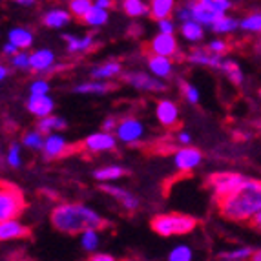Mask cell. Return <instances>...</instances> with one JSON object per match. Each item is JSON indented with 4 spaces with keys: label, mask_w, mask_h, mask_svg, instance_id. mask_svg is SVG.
<instances>
[{
    "label": "cell",
    "mask_w": 261,
    "mask_h": 261,
    "mask_svg": "<svg viewBox=\"0 0 261 261\" xmlns=\"http://www.w3.org/2000/svg\"><path fill=\"white\" fill-rule=\"evenodd\" d=\"M15 2H18V4H20V2H22V0H15Z\"/></svg>",
    "instance_id": "6f0895ef"
},
{
    "label": "cell",
    "mask_w": 261,
    "mask_h": 261,
    "mask_svg": "<svg viewBox=\"0 0 261 261\" xmlns=\"http://www.w3.org/2000/svg\"><path fill=\"white\" fill-rule=\"evenodd\" d=\"M95 6H99V8H105V9H108L110 6H112V0H95L93 2Z\"/></svg>",
    "instance_id": "816d5d0a"
},
{
    "label": "cell",
    "mask_w": 261,
    "mask_h": 261,
    "mask_svg": "<svg viewBox=\"0 0 261 261\" xmlns=\"http://www.w3.org/2000/svg\"><path fill=\"white\" fill-rule=\"evenodd\" d=\"M53 108H55V102H53L51 97H48V93H44V95L31 93V97L28 99V110H30L33 115H37L39 119L51 115Z\"/></svg>",
    "instance_id": "9c48e42d"
},
{
    "label": "cell",
    "mask_w": 261,
    "mask_h": 261,
    "mask_svg": "<svg viewBox=\"0 0 261 261\" xmlns=\"http://www.w3.org/2000/svg\"><path fill=\"white\" fill-rule=\"evenodd\" d=\"M206 8H210L212 11H216L218 15H226V11L230 9V0H201Z\"/></svg>",
    "instance_id": "74e56055"
},
{
    "label": "cell",
    "mask_w": 261,
    "mask_h": 261,
    "mask_svg": "<svg viewBox=\"0 0 261 261\" xmlns=\"http://www.w3.org/2000/svg\"><path fill=\"white\" fill-rule=\"evenodd\" d=\"M30 92L35 93V95H44V93L49 92V84L46 81H35V83L31 84Z\"/></svg>",
    "instance_id": "7bdbcfd3"
},
{
    "label": "cell",
    "mask_w": 261,
    "mask_h": 261,
    "mask_svg": "<svg viewBox=\"0 0 261 261\" xmlns=\"http://www.w3.org/2000/svg\"><path fill=\"white\" fill-rule=\"evenodd\" d=\"M188 8H190L192 11V18L197 22H201L203 26H212L214 22L218 20L219 17H223V15H218L216 11H212L210 8H206L201 0H192L190 4H188Z\"/></svg>",
    "instance_id": "7c38bea8"
},
{
    "label": "cell",
    "mask_w": 261,
    "mask_h": 261,
    "mask_svg": "<svg viewBox=\"0 0 261 261\" xmlns=\"http://www.w3.org/2000/svg\"><path fill=\"white\" fill-rule=\"evenodd\" d=\"M64 40H66V48H68V51H71V53L88 51L90 48H93V42H95L92 35L81 37V39L75 35H66Z\"/></svg>",
    "instance_id": "44dd1931"
},
{
    "label": "cell",
    "mask_w": 261,
    "mask_h": 261,
    "mask_svg": "<svg viewBox=\"0 0 261 261\" xmlns=\"http://www.w3.org/2000/svg\"><path fill=\"white\" fill-rule=\"evenodd\" d=\"M153 230L163 238H170L174 234H188L194 230L196 221L188 216L181 214H165V216H157L152 223Z\"/></svg>",
    "instance_id": "3957f363"
},
{
    "label": "cell",
    "mask_w": 261,
    "mask_h": 261,
    "mask_svg": "<svg viewBox=\"0 0 261 261\" xmlns=\"http://www.w3.org/2000/svg\"><path fill=\"white\" fill-rule=\"evenodd\" d=\"M42 150L48 157H59L66 150L64 137H62V135H57L55 132H53V134H48V137L44 139V148Z\"/></svg>",
    "instance_id": "d6986e66"
},
{
    "label": "cell",
    "mask_w": 261,
    "mask_h": 261,
    "mask_svg": "<svg viewBox=\"0 0 261 261\" xmlns=\"http://www.w3.org/2000/svg\"><path fill=\"white\" fill-rule=\"evenodd\" d=\"M93 8L92 0H70V11L75 17L84 18V15Z\"/></svg>",
    "instance_id": "e575fe53"
},
{
    "label": "cell",
    "mask_w": 261,
    "mask_h": 261,
    "mask_svg": "<svg viewBox=\"0 0 261 261\" xmlns=\"http://www.w3.org/2000/svg\"><path fill=\"white\" fill-rule=\"evenodd\" d=\"M2 51H4L6 55L11 57V55H15V53L18 51V48H17V46H15L13 42H9V40H8V44H4V48H2Z\"/></svg>",
    "instance_id": "c3c4849f"
},
{
    "label": "cell",
    "mask_w": 261,
    "mask_h": 261,
    "mask_svg": "<svg viewBox=\"0 0 261 261\" xmlns=\"http://www.w3.org/2000/svg\"><path fill=\"white\" fill-rule=\"evenodd\" d=\"M117 124H119V122L115 121V119L108 117L105 122H102V130H105V132H113L115 128H117Z\"/></svg>",
    "instance_id": "7dc6e473"
},
{
    "label": "cell",
    "mask_w": 261,
    "mask_h": 261,
    "mask_svg": "<svg viewBox=\"0 0 261 261\" xmlns=\"http://www.w3.org/2000/svg\"><path fill=\"white\" fill-rule=\"evenodd\" d=\"M190 141H192V135L188 134V132H181V134H179V143H181V144L188 146V144H190Z\"/></svg>",
    "instance_id": "681fc988"
},
{
    "label": "cell",
    "mask_w": 261,
    "mask_h": 261,
    "mask_svg": "<svg viewBox=\"0 0 261 261\" xmlns=\"http://www.w3.org/2000/svg\"><path fill=\"white\" fill-rule=\"evenodd\" d=\"M115 137H117L121 143H126V144L137 143V141H141L144 137L143 122L134 117L122 119L117 124V128H115Z\"/></svg>",
    "instance_id": "8992f818"
},
{
    "label": "cell",
    "mask_w": 261,
    "mask_h": 261,
    "mask_svg": "<svg viewBox=\"0 0 261 261\" xmlns=\"http://www.w3.org/2000/svg\"><path fill=\"white\" fill-rule=\"evenodd\" d=\"M119 71H121V64L112 61V62H105V64L99 66V68H93L92 77L99 79V81H106V79H112V77H115V75H119Z\"/></svg>",
    "instance_id": "484cf974"
},
{
    "label": "cell",
    "mask_w": 261,
    "mask_h": 261,
    "mask_svg": "<svg viewBox=\"0 0 261 261\" xmlns=\"http://www.w3.org/2000/svg\"><path fill=\"white\" fill-rule=\"evenodd\" d=\"M124 174V170L121 166H105V168L95 170V179L100 181V183H112L115 179H119L121 175Z\"/></svg>",
    "instance_id": "f1b7e54d"
},
{
    "label": "cell",
    "mask_w": 261,
    "mask_h": 261,
    "mask_svg": "<svg viewBox=\"0 0 261 261\" xmlns=\"http://www.w3.org/2000/svg\"><path fill=\"white\" fill-rule=\"evenodd\" d=\"M240 28L245 31H252V33H261V13H254L250 17L243 18Z\"/></svg>",
    "instance_id": "d590c367"
},
{
    "label": "cell",
    "mask_w": 261,
    "mask_h": 261,
    "mask_svg": "<svg viewBox=\"0 0 261 261\" xmlns=\"http://www.w3.org/2000/svg\"><path fill=\"white\" fill-rule=\"evenodd\" d=\"M157 28H159V33H174V31H175L174 20H170L168 17L159 18V24H157Z\"/></svg>",
    "instance_id": "ee69618b"
},
{
    "label": "cell",
    "mask_w": 261,
    "mask_h": 261,
    "mask_svg": "<svg viewBox=\"0 0 261 261\" xmlns=\"http://www.w3.org/2000/svg\"><path fill=\"white\" fill-rule=\"evenodd\" d=\"M93 261H113L112 254H93L92 256Z\"/></svg>",
    "instance_id": "f907efd6"
},
{
    "label": "cell",
    "mask_w": 261,
    "mask_h": 261,
    "mask_svg": "<svg viewBox=\"0 0 261 261\" xmlns=\"http://www.w3.org/2000/svg\"><path fill=\"white\" fill-rule=\"evenodd\" d=\"M22 206H24V199H22L20 192L15 187L4 183L0 190V221L17 218L22 212Z\"/></svg>",
    "instance_id": "5b68a950"
},
{
    "label": "cell",
    "mask_w": 261,
    "mask_h": 261,
    "mask_svg": "<svg viewBox=\"0 0 261 261\" xmlns=\"http://www.w3.org/2000/svg\"><path fill=\"white\" fill-rule=\"evenodd\" d=\"M6 77H8V68L2 66V68H0V81H6Z\"/></svg>",
    "instance_id": "db71d44e"
},
{
    "label": "cell",
    "mask_w": 261,
    "mask_h": 261,
    "mask_svg": "<svg viewBox=\"0 0 261 261\" xmlns=\"http://www.w3.org/2000/svg\"><path fill=\"white\" fill-rule=\"evenodd\" d=\"M117 137H113L112 132H97V134L88 135L84 139V148L90 152H110L115 148L117 144Z\"/></svg>",
    "instance_id": "52a82bcc"
},
{
    "label": "cell",
    "mask_w": 261,
    "mask_h": 261,
    "mask_svg": "<svg viewBox=\"0 0 261 261\" xmlns=\"http://www.w3.org/2000/svg\"><path fill=\"white\" fill-rule=\"evenodd\" d=\"M188 61L194 62V64H201V66H210V68H221L223 59L221 55L214 51H203V49H196L188 55Z\"/></svg>",
    "instance_id": "e0dca14e"
},
{
    "label": "cell",
    "mask_w": 261,
    "mask_h": 261,
    "mask_svg": "<svg viewBox=\"0 0 261 261\" xmlns=\"http://www.w3.org/2000/svg\"><path fill=\"white\" fill-rule=\"evenodd\" d=\"M181 35H183L187 40H190V42H197V40H201L203 39V35H205V31H203V24L197 22V20H194V18L183 22V24H181Z\"/></svg>",
    "instance_id": "7402d4cb"
},
{
    "label": "cell",
    "mask_w": 261,
    "mask_h": 261,
    "mask_svg": "<svg viewBox=\"0 0 261 261\" xmlns=\"http://www.w3.org/2000/svg\"><path fill=\"white\" fill-rule=\"evenodd\" d=\"M8 39L9 42H13L18 49H26L31 48V44H33V33L26 28H13V30L8 33Z\"/></svg>",
    "instance_id": "ffe728a7"
},
{
    "label": "cell",
    "mask_w": 261,
    "mask_h": 261,
    "mask_svg": "<svg viewBox=\"0 0 261 261\" xmlns=\"http://www.w3.org/2000/svg\"><path fill=\"white\" fill-rule=\"evenodd\" d=\"M148 68L152 71V75H155L159 79H166L172 73V61H170V57L153 53V57L148 61Z\"/></svg>",
    "instance_id": "ac0fdd59"
},
{
    "label": "cell",
    "mask_w": 261,
    "mask_h": 261,
    "mask_svg": "<svg viewBox=\"0 0 261 261\" xmlns=\"http://www.w3.org/2000/svg\"><path fill=\"white\" fill-rule=\"evenodd\" d=\"M252 223H254V226H256L257 230H261V212H259V214H256V216H254Z\"/></svg>",
    "instance_id": "f5cc1de1"
},
{
    "label": "cell",
    "mask_w": 261,
    "mask_h": 261,
    "mask_svg": "<svg viewBox=\"0 0 261 261\" xmlns=\"http://www.w3.org/2000/svg\"><path fill=\"white\" fill-rule=\"evenodd\" d=\"M81 245L86 252H95L99 248V234L95 232V228H88V230L81 232Z\"/></svg>",
    "instance_id": "4dcf8cb0"
},
{
    "label": "cell",
    "mask_w": 261,
    "mask_h": 261,
    "mask_svg": "<svg viewBox=\"0 0 261 261\" xmlns=\"http://www.w3.org/2000/svg\"><path fill=\"white\" fill-rule=\"evenodd\" d=\"M51 223L64 234H81L88 228H97L102 219L95 210L84 205H61L51 214Z\"/></svg>",
    "instance_id": "7a4b0ae2"
},
{
    "label": "cell",
    "mask_w": 261,
    "mask_h": 261,
    "mask_svg": "<svg viewBox=\"0 0 261 261\" xmlns=\"http://www.w3.org/2000/svg\"><path fill=\"white\" fill-rule=\"evenodd\" d=\"M64 128H66V121H64V119L48 115V117H40L37 130H40L44 135H48V134H53V132L64 130Z\"/></svg>",
    "instance_id": "d4e9b609"
},
{
    "label": "cell",
    "mask_w": 261,
    "mask_h": 261,
    "mask_svg": "<svg viewBox=\"0 0 261 261\" xmlns=\"http://www.w3.org/2000/svg\"><path fill=\"white\" fill-rule=\"evenodd\" d=\"M175 0H152L150 2V13L153 18H166L170 17L172 9H174Z\"/></svg>",
    "instance_id": "4316f807"
},
{
    "label": "cell",
    "mask_w": 261,
    "mask_h": 261,
    "mask_svg": "<svg viewBox=\"0 0 261 261\" xmlns=\"http://www.w3.org/2000/svg\"><path fill=\"white\" fill-rule=\"evenodd\" d=\"M8 165L18 168L20 166V146L18 144H11L8 150Z\"/></svg>",
    "instance_id": "60d3db41"
},
{
    "label": "cell",
    "mask_w": 261,
    "mask_h": 261,
    "mask_svg": "<svg viewBox=\"0 0 261 261\" xmlns=\"http://www.w3.org/2000/svg\"><path fill=\"white\" fill-rule=\"evenodd\" d=\"M42 135L44 134L40 130L30 132V134L24 135L22 143H24V146H28V148H31V150H42L44 148V137Z\"/></svg>",
    "instance_id": "836d02e7"
},
{
    "label": "cell",
    "mask_w": 261,
    "mask_h": 261,
    "mask_svg": "<svg viewBox=\"0 0 261 261\" xmlns=\"http://www.w3.org/2000/svg\"><path fill=\"white\" fill-rule=\"evenodd\" d=\"M247 179L240 174H232V172H221V174H216L210 177V187H212L214 197L219 201H223L225 197H228L230 194H234L241 185L245 183Z\"/></svg>",
    "instance_id": "277c9868"
},
{
    "label": "cell",
    "mask_w": 261,
    "mask_h": 261,
    "mask_svg": "<svg viewBox=\"0 0 261 261\" xmlns=\"http://www.w3.org/2000/svg\"><path fill=\"white\" fill-rule=\"evenodd\" d=\"M183 92H185V99L190 102V105H197L199 102V90L192 84H183Z\"/></svg>",
    "instance_id": "b9f144b4"
},
{
    "label": "cell",
    "mask_w": 261,
    "mask_h": 261,
    "mask_svg": "<svg viewBox=\"0 0 261 261\" xmlns=\"http://www.w3.org/2000/svg\"><path fill=\"white\" fill-rule=\"evenodd\" d=\"M53 64H55V53L51 49H37L30 57L31 70L37 71V73H46V71L51 70Z\"/></svg>",
    "instance_id": "8fae6325"
},
{
    "label": "cell",
    "mask_w": 261,
    "mask_h": 261,
    "mask_svg": "<svg viewBox=\"0 0 261 261\" xmlns=\"http://www.w3.org/2000/svg\"><path fill=\"white\" fill-rule=\"evenodd\" d=\"M221 70L225 71V73L228 75V77H230L232 83H236V84H241V83H243V73H241L240 66L236 64L234 61H223Z\"/></svg>",
    "instance_id": "d6a6232c"
},
{
    "label": "cell",
    "mask_w": 261,
    "mask_h": 261,
    "mask_svg": "<svg viewBox=\"0 0 261 261\" xmlns=\"http://www.w3.org/2000/svg\"><path fill=\"white\" fill-rule=\"evenodd\" d=\"M122 8H124L128 17H143L148 11V8H146V4H144L143 0H124Z\"/></svg>",
    "instance_id": "1f68e13d"
},
{
    "label": "cell",
    "mask_w": 261,
    "mask_h": 261,
    "mask_svg": "<svg viewBox=\"0 0 261 261\" xmlns=\"http://www.w3.org/2000/svg\"><path fill=\"white\" fill-rule=\"evenodd\" d=\"M126 81L141 92H163L165 90V83L155 75H146V73H130L126 75Z\"/></svg>",
    "instance_id": "ba28073f"
},
{
    "label": "cell",
    "mask_w": 261,
    "mask_h": 261,
    "mask_svg": "<svg viewBox=\"0 0 261 261\" xmlns=\"http://www.w3.org/2000/svg\"><path fill=\"white\" fill-rule=\"evenodd\" d=\"M170 261H190L192 259V248L187 245H177L175 248H172V252L168 254Z\"/></svg>",
    "instance_id": "8d00e7d4"
},
{
    "label": "cell",
    "mask_w": 261,
    "mask_h": 261,
    "mask_svg": "<svg viewBox=\"0 0 261 261\" xmlns=\"http://www.w3.org/2000/svg\"><path fill=\"white\" fill-rule=\"evenodd\" d=\"M20 4L22 6H33V4H35V0H22Z\"/></svg>",
    "instance_id": "11a10c76"
},
{
    "label": "cell",
    "mask_w": 261,
    "mask_h": 261,
    "mask_svg": "<svg viewBox=\"0 0 261 261\" xmlns=\"http://www.w3.org/2000/svg\"><path fill=\"white\" fill-rule=\"evenodd\" d=\"M30 57L31 55H28L26 51H20V49H18L15 55H11V66L17 68V70H28V68H31Z\"/></svg>",
    "instance_id": "f35d334b"
},
{
    "label": "cell",
    "mask_w": 261,
    "mask_h": 261,
    "mask_svg": "<svg viewBox=\"0 0 261 261\" xmlns=\"http://www.w3.org/2000/svg\"><path fill=\"white\" fill-rule=\"evenodd\" d=\"M84 22H86L88 26L92 28H99L102 24L108 22V9L105 8H99V6L93 4V8L84 15Z\"/></svg>",
    "instance_id": "cb8c5ba5"
},
{
    "label": "cell",
    "mask_w": 261,
    "mask_h": 261,
    "mask_svg": "<svg viewBox=\"0 0 261 261\" xmlns=\"http://www.w3.org/2000/svg\"><path fill=\"white\" fill-rule=\"evenodd\" d=\"M28 234L26 226H22V223H18L17 219H4L0 223V240L9 241V240H18L24 238Z\"/></svg>",
    "instance_id": "2e32d148"
},
{
    "label": "cell",
    "mask_w": 261,
    "mask_h": 261,
    "mask_svg": "<svg viewBox=\"0 0 261 261\" xmlns=\"http://www.w3.org/2000/svg\"><path fill=\"white\" fill-rule=\"evenodd\" d=\"M108 88L110 86L105 83V81H99V79H95V81H92V83L79 84V86L75 88V92H77V93H93V95H99V93L108 92Z\"/></svg>",
    "instance_id": "f546056e"
},
{
    "label": "cell",
    "mask_w": 261,
    "mask_h": 261,
    "mask_svg": "<svg viewBox=\"0 0 261 261\" xmlns=\"http://www.w3.org/2000/svg\"><path fill=\"white\" fill-rule=\"evenodd\" d=\"M177 18H179V20H181V22L190 20V18H192V11H190V8H188V6H187V8H181V9H179V11H177Z\"/></svg>",
    "instance_id": "bcb514c9"
},
{
    "label": "cell",
    "mask_w": 261,
    "mask_h": 261,
    "mask_svg": "<svg viewBox=\"0 0 261 261\" xmlns=\"http://www.w3.org/2000/svg\"><path fill=\"white\" fill-rule=\"evenodd\" d=\"M102 190H105L106 194H110L112 197L121 201V205L126 210H135L139 206V199H137L134 194H130L128 190H124V188H119V187H115V185H102Z\"/></svg>",
    "instance_id": "9a60e30c"
},
{
    "label": "cell",
    "mask_w": 261,
    "mask_h": 261,
    "mask_svg": "<svg viewBox=\"0 0 261 261\" xmlns=\"http://www.w3.org/2000/svg\"><path fill=\"white\" fill-rule=\"evenodd\" d=\"M70 22V13L64 11V9H51L44 15V24L51 30H59V28H64L66 24Z\"/></svg>",
    "instance_id": "603a6c76"
},
{
    "label": "cell",
    "mask_w": 261,
    "mask_h": 261,
    "mask_svg": "<svg viewBox=\"0 0 261 261\" xmlns=\"http://www.w3.org/2000/svg\"><path fill=\"white\" fill-rule=\"evenodd\" d=\"M152 51L155 55H165V57L174 55L177 51V40H175L174 33H159L152 40Z\"/></svg>",
    "instance_id": "4fadbf2b"
},
{
    "label": "cell",
    "mask_w": 261,
    "mask_h": 261,
    "mask_svg": "<svg viewBox=\"0 0 261 261\" xmlns=\"http://www.w3.org/2000/svg\"><path fill=\"white\" fill-rule=\"evenodd\" d=\"M201 159H203V155L196 148H183L174 155L175 166L179 170H183V172H188V170H194L196 166H199Z\"/></svg>",
    "instance_id": "30bf717a"
},
{
    "label": "cell",
    "mask_w": 261,
    "mask_h": 261,
    "mask_svg": "<svg viewBox=\"0 0 261 261\" xmlns=\"http://www.w3.org/2000/svg\"><path fill=\"white\" fill-rule=\"evenodd\" d=\"M219 208L226 219L250 221L261 212V181L247 179L234 194L219 201Z\"/></svg>",
    "instance_id": "6da1fadb"
},
{
    "label": "cell",
    "mask_w": 261,
    "mask_h": 261,
    "mask_svg": "<svg viewBox=\"0 0 261 261\" xmlns=\"http://www.w3.org/2000/svg\"><path fill=\"white\" fill-rule=\"evenodd\" d=\"M221 257L228 261H243V259H248V257H252V250L243 247V248H238V250H232V252H228V254H223Z\"/></svg>",
    "instance_id": "ab89813d"
},
{
    "label": "cell",
    "mask_w": 261,
    "mask_h": 261,
    "mask_svg": "<svg viewBox=\"0 0 261 261\" xmlns=\"http://www.w3.org/2000/svg\"><path fill=\"white\" fill-rule=\"evenodd\" d=\"M155 117H157V121L161 122L163 126H174L179 119L177 105L172 102V100H161V102L157 105Z\"/></svg>",
    "instance_id": "5bb4252c"
},
{
    "label": "cell",
    "mask_w": 261,
    "mask_h": 261,
    "mask_svg": "<svg viewBox=\"0 0 261 261\" xmlns=\"http://www.w3.org/2000/svg\"><path fill=\"white\" fill-rule=\"evenodd\" d=\"M208 49H210V51H214V53H218V55H223V53L226 51V42H225V40H221V39H216V40H212V42L208 44Z\"/></svg>",
    "instance_id": "f6af8a7d"
},
{
    "label": "cell",
    "mask_w": 261,
    "mask_h": 261,
    "mask_svg": "<svg viewBox=\"0 0 261 261\" xmlns=\"http://www.w3.org/2000/svg\"><path fill=\"white\" fill-rule=\"evenodd\" d=\"M252 259L254 261H261V250H259V252H256V254H252Z\"/></svg>",
    "instance_id": "9f6ffc18"
},
{
    "label": "cell",
    "mask_w": 261,
    "mask_h": 261,
    "mask_svg": "<svg viewBox=\"0 0 261 261\" xmlns=\"http://www.w3.org/2000/svg\"><path fill=\"white\" fill-rule=\"evenodd\" d=\"M238 26H240V22L236 20V18L228 17V15H223V17H219L210 28H212L214 33H221V35H225V33H232L234 30H238Z\"/></svg>",
    "instance_id": "83f0119b"
}]
</instances>
